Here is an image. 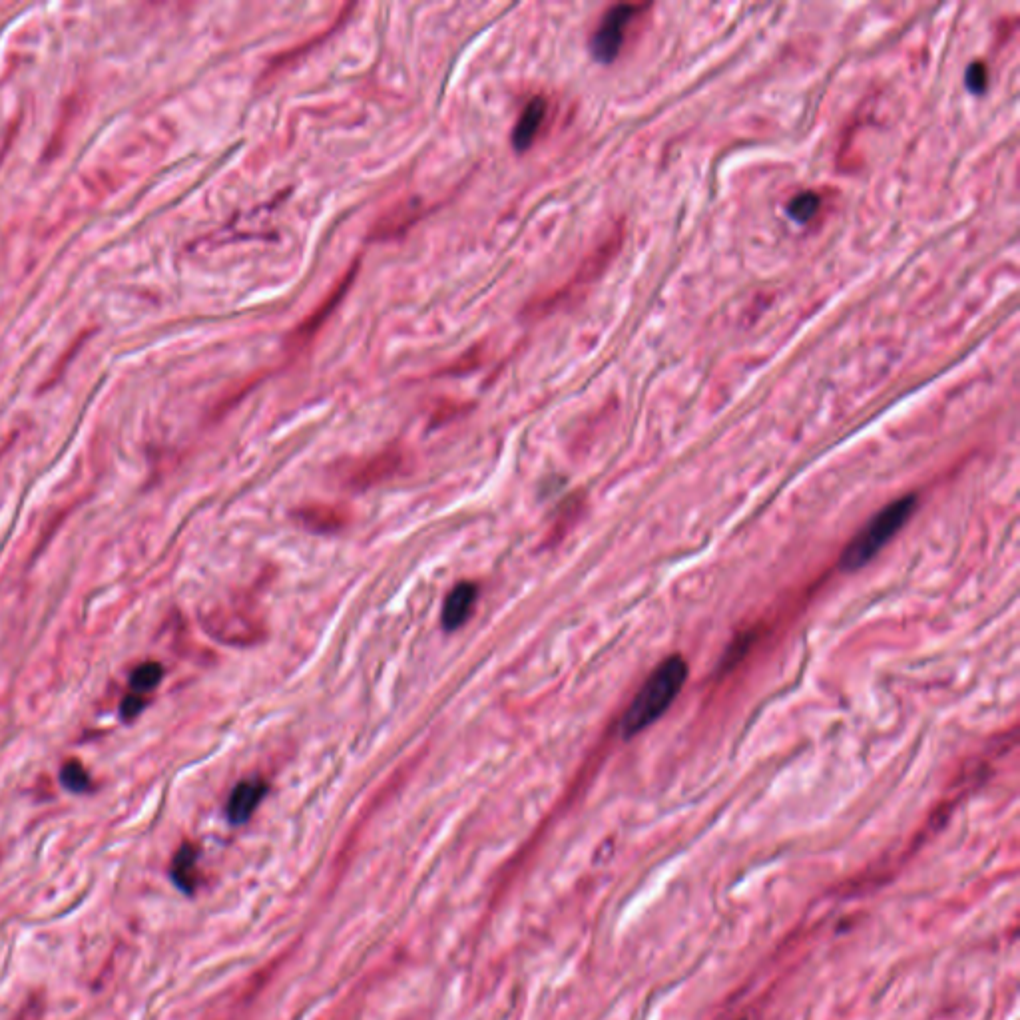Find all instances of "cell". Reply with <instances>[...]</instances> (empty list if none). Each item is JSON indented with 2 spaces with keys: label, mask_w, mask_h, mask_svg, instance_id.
I'll use <instances>...</instances> for the list:
<instances>
[{
  "label": "cell",
  "mask_w": 1020,
  "mask_h": 1020,
  "mask_svg": "<svg viewBox=\"0 0 1020 1020\" xmlns=\"http://www.w3.org/2000/svg\"><path fill=\"white\" fill-rule=\"evenodd\" d=\"M399 467H401V457L397 453H383V455L363 463L361 467H357L351 473L349 483L367 487V485L383 481L385 477H391Z\"/></svg>",
  "instance_id": "obj_10"
},
{
  "label": "cell",
  "mask_w": 1020,
  "mask_h": 1020,
  "mask_svg": "<svg viewBox=\"0 0 1020 1020\" xmlns=\"http://www.w3.org/2000/svg\"><path fill=\"white\" fill-rule=\"evenodd\" d=\"M170 877L184 895H194L198 889V847L184 843L174 855Z\"/></svg>",
  "instance_id": "obj_9"
},
{
  "label": "cell",
  "mask_w": 1020,
  "mask_h": 1020,
  "mask_svg": "<svg viewBox=\"0 0 1020 1020\" xmlns=\"http://www.w3.org/2000/svg\"><path fill=\"white\" fill-rule=\"evenodd\" d=\"M648 8H650V4H616V6H612L602 16L598 28L594 30V34L590 38L592 56L602 64L614 62L618 58V54L622 52L628 30L642 16V12Z\"/></svg>",
  "instance_id": "obj_3"
},
{
  "label": "cell",
  "mask_w": 1020,
  "mask_h": 1020,
  "mask_svg": "<svg viewBox=\"0 0 1020 1020\" xmlns=\"http://www.w3.org/2000/svg\"><path fill=\"white\" fill-rule=\"evenodd\" d=\"M546 112H548V102L542 96H534L524 106V110L514 126V132H512V146L516 152H526L534 144V138L538 136V132L544 124Z\"/></svg>",
  "instance_id": "obj_5"
},
{
  "label": "cell",
  "mask_w": 1020,
  "mask_h": 1020,
  "mask_svg": "<svg viewBox=\"0 0 1020 1020\" xmlns=\"http://www.w3.org/2000/svg\"><path fill=\"white\" fill-rule=\"evenodd\" d=\"M423 214V204L419 200H405L397 206H393L377 224L373 230V238L377 240H389L395 236H403Z\"/></svg>",
  "instance_id": "obj_6"
},
{
  "label": "cell",
  "mask_w": 1020,
  "mask_h": 1020,
  "mask_svg": "<svg viewBox=\"0 0 1020 1020\" xmlns=\"http://www.w3.org/2000/svg\"><path fill=\"white\" fill-rule=\"evenodd\" d=\"M60 781L68 791H74V793H86L92 787V779H90L88 771L84 769V765L74 762V760L62 765Z\"/></svg>",
  "instance_id": "obj_14"
},
{
  "label": "cell",
  "mask_w": 1020,
  "mask_h": 1020,
  "mask_svg": "<svg viewBox=\"0 0 1020 1020\" xmlns=\"http://www.w3.org/2000/svg\"><path fill=\"white\" fill-rule=\"evenodd\" d=\"M965 82H967V88L981 96L987 92L989 88V68L985 62H973L969 68H967V74H965Z\"/></svg>",
  "instance_id": "obj_15"
},
{
  "label": "cell",
  "mask_w": 1020,
  "mask_h": 1020,
  "mask_svg": "<svg viewBox=\"0 0 1020 1020\" xmlns=\"http://www.w3.org/2000/svg\"><path fill=\"white\" fill-rule=\"evenodd\" d=\"M265 791H267V785L263 781H257V779L238 783L236 789L232 791L230 799H228V819L234 825L246 823L254 815V811L257 809V805L261 803Z\"/></svg>",
  "instance_id": "obj_8"
},
{
  "label": "cell",
  "mask_w": 1020,
  "mask_h": 1020,
  "mask_svg": "<svg viewBox=\"0 0 1020 1020\" xmlns=\"http://www.w3.org/2000/svg\"><path fill=\"white\" fill-rule=\"evenodd\" d=\"M917 507L915 495H905L893 503H889L883 510H879L865 528L847 544L841 556V568L847 572L863 568L867 562H871L877 552L905 526V522L911 518L913 510Z\"/></svg>",
  "instance_id": "obj_2"
},
{
  "label": "cell",
  "mask_w": 1020,
  "mask_h": 1020,
  "mask_svg": "<svg viewBox=\"0 0 1020 1020\" xmlns=\"http://www.w3.org/2000/svg\"><path fill=\"white\" fill-rule=\"evenodd\" d=\"M146 706V696H140V694H128L122 704H120V712H122V718L124 720H134L136 716H140V712L144 710Z\"/></svg>",
  "instance_id": "obj_16"
},
{
  "label": "cell",
  "mask_w": 1020,
  "mask_h": 1020,
  "mask_svg": "<svg viewBox=\"0 0 1020 1020\" xmlns=\"http://www.w3.org/2000/svg\"><path fill=\"white\" fill-rule=\"evenodd\" d=\"M297 520L303 522L307 528L323 530V532L337 530L343 526V514L339 510L329 509V507H309V509L299 510Z\"/></svg>",
  "instance_id": "obj_11"
},
{
  "label": "cell",
  "mask_w": 1020,
  "mask_h": 1020,
  "mask_svg": "<svg viewBox=\"0 0 1020 1020\" xmlns=\"http://www.w3.org/2000/svg\"><path fill=\"white\" fill-rule=\"evenodd\" d=\"M821 208V196L817 192H801L793 196L787 204V216L797 224H809Z\"/></svg>",
  "instance_id": "obj_12"
},
{
  "label": "cell",
  "mask_w": 1020,
  "mask_h": 1020,
  "mask_svg": "<svg viewBox=\"0 0 1020 1020\" xmlns=\"http://www.w3.org/2000/svg\"><path fill=\"white\" fill-rule=\"evenodd\" d=\"M357 269H359V263H353L347 273L339 279V283L329 291V295L313 309L311 315H307L287 337V347L289 351H299L303 347H307L311 343V339L317 335V331L323 327V323L333 315V311L337 309V305L343 301V297L347 295L355 275H357Z\"/></svg>",
  "instance_id": "obj_4"
},
{
  "label": "cell",
  "mask_w": 1020,
  "mask_h": 1020,
  "mask_svg": "<svg viewBox=\"0 0 1020 1020\" xmlns=\"http://www.w3.org/2000/svg\"><path fill=\"white\" fill-rule=\"evenodd\" d=\"M162 676H164V668L158 662H146V664L138 666L130 676L132 694H140V696L150 694L162 682Z\"/></svg>",
  "instance_id": "obj_13"
},
{
  "label": "cell",
  "mask_w": 1020,
  "mask_h": 1020,
  "mask_svg": "<svg viewBox=\"0 0 1020 1020\" xmlns=\"http://www.w3.org/2000/svg\"><path fill=\"white\" fill-rule=\"evenodd\" d=\"M475 602H477V586L471 584V582L457 584L449 592V596L445 600V606H443V626H445V630L461 628L469 620V616H471V612L475 608Z\"/></svg>",
  "instance_id": "obj_7"
},
{
  "label": "cell",
  "mask_w": 1020,
  "mask_h": 1020,
  "mask_svg": "<svg viewBox=\"0 0 1020 1020\" xmlns=\"http://www.w3.org/2000/svg\"><path fill=\"white\" fill-rule=\"evenodd\" d=\"M688 680V664L682 656L664 658L656 670L642 684L624 718L620 720V732L626 740L642 734L654 722H658L670 706L676 702Z\"/></svg>",
  "instance_id": "obj_1"
}]
</instances>
